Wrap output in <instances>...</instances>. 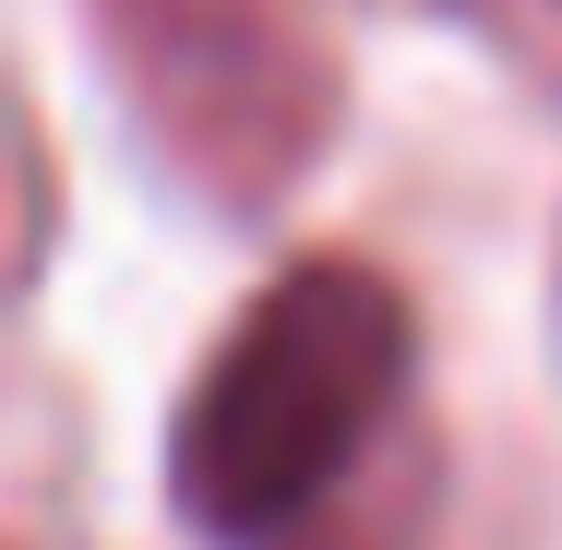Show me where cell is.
I'll use <instances>...</instances> for the list:
<instances>
[{
  "instance_id": "cell-3",
  "label": "cell",
  "mask_w": 562,
  "mask_h": 550,
  "mask_svg": "<svg viewBox=\"0 0 562 550\" xmlns=\"http://www.w3.org/2000/svg\"><path fill=\"white\" fill-rule=\"evenodd\" d=\"M454 12H479V24H527V12H562V0H454Z\"/></svg>"
},
{
  "instance_id": "cell-1",
  "label": "cell",
  "mask_w": 562,
  "mask_h": 550,
  "mask_svg": "<svg viewBox=\"0 0 562 550\" xmlns=\"http://www.w3.org/2000/svg\"><path fill=\"white\" fill-rule=\"evenodd\" d=\"M407 288L359 251H312L239 300L168 419V503L216 550H276L336 503V479L407 395Z\"/></svg>"
},
{
  "instance_id": "cell-2",
  "label": "cell",
  "mask_w": 562,
  "mask_h": 550,
  "mask_svg": "<svg viewBox=\"0 0 562 550\" xmlns=\"http://www.w3.org/2000/svg\"><path fill=\"white\" fill-rule=\"evenodd\" d=\"M85 12L144 156L180 192L263 216L336 144V60L288 0H85Z\"/></svg>"
}]
</instances>
